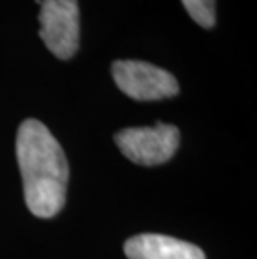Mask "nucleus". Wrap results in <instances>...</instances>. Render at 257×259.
Masks as SVG:
<instances>
[{"mask_svg": "<svg viewBox=\"0 0 257 259\" xmlns=\"http://www.w3.org/2000/svg\"><path fill=\"white\" fill-rule=\"evenodd\" d=\"M117 147L139 166H159L174 157L180 144V132L176 125L157 122L152 127H127L117 132Z\"/></svg>", "mask_w": 257, "mask_h": 259, "instance_id": "nucleus-2", "label": "nucleus"}, {"mask_svg": "<svg viewBox=\"0 0 257 259\" xmlns=\"http://www.w3.org/2000/svg\"><path fill=\"white\" fill-rule=\"evenodd\" d=\"M112 77L119 89L134 101H162L179 94L176 77L144 60H116Z\"/></svg>", "mask_w": 257, "mask_h": 259, "instance_id": "nucleus-3", "label": "nucleus"}, {"mask_svg": "<svg viewBox=\"0 0 257 259\" xmlns=\"http://www.w3.org/2000/svg\"><path fill=\"white\" fill-rule=\"evenodd\" d=\"M129 259H205L204 251L187 241L164 234H137L125 241Z\"/></svg>", "mask_w": 257, "mask_h": 259, "instance_id": "nucleus-5", "label": "nucleus"}, {"mask_svg": "<svg viewBox=\"0 0 257 259\" xmlns=\"http://www.w3.org/2000/svg\"><path fill=\"white\" fill-rule=\"evenodd\" d=\"M195 24L211 29L216 24V0H180Z\"/></svg>", "mask_w": 257, "mask_h": 259, "instance_id": "nucleus-6", "label": "nucleus"}, {"mask_svg": "<svg viewBox=\"0 0 257 259\" xmlns=\"http://www.w3.org/2000/svg\"><path fill=\"white\" fill-rule=\"evenodd\" d=\"M15 152L29 211L48 219L62 211L69 181V164L62 146L37 119L20 124Z\"/></svg>", "mask_w": 257, "mask_h": 259, "instance_id": "nucleus-1", "label": "nucleus"}, {"mask_svg": "<svg viewBox=\"0 0 257 259\" xmlns=\"http://www.w3.org/2000/svg\"><path fill=\"white\" fill-rule=\"evenodd\" d=\"M39 35L45 47L60 60H67L79 49L77 0H40Z\"/></svg>", "mask_w": 257, "mask_h": 259, "instance_id": "nucleus-4", "label": "nucleus"}]
</instances>
